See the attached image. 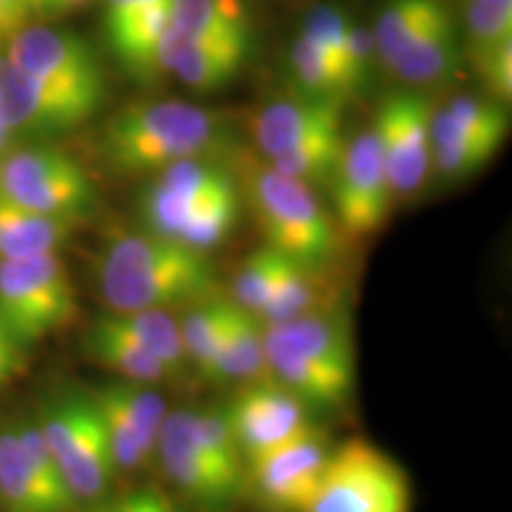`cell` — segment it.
<instances>
[{"mask_svg":"<svg viewBox=\"0 0 512 512\" xmlns=\"http://www.w3.org/2000/svg\"><path fill=\"white\" fill-rule=\"evenodd\" d=\"M95 278L112 313L185 309L216 294V268L209 252L147 230L121 233L107 242Z\"/></svg>","mask_w":512,"mask_h":512,"instance_id":"6da1fadb","label":"cell"},{"mask_svg":"<svg viewBox=\"0 0 512 512\" xmlns=\"http://www.w3.org/2000/svg\"><path fill=\"white\" fill-rule=\"evenodd\" d=\"M102 155L121 174H152L185 159L230 155V133L216 112L181 100L136 102L110 119Z\"/></svg>","mask_w":512,"mask_h":512,"instance_id":"7a4b0ae2","label":"cell"},{"mask_svg":"<svg viewBox=\"0 0 512 512\" xmlns=\"http://www.w3.org/2000/svg\"><path fill=\"white\" fill-rule=\"evenodd\" d=\"M230 169L268 247L304 266H332L339 252V228L311 185L242 152H235Z\"/></svg>","mask_w":512,"mask_h":512,"instance_id":"3957f363","label":"cell"},{"mask_svg":"<svg viewBox=\"0 0 512 512\" xmlns=\"http://www.w3.org/2000/svg\"><path fill=\"white\" fill-rule=\"evenodd\" d=\"M36 425L76 503H91L110 494L119 472L105 422L88 389H67L50 396L41 406Z\"/></svg>","mask_w":512,"mask_h":512,"instance_id":"277c9868","label":"cell"},{"mask_svg":"<svg viewBox=\"0 0 512 512\" xmlns=\"http://www.w3.org/2000/svg\"><path fill=\"white\" fill-rule=\"evenodd\" d=\"M76 290L57 252L0 261V318L24 347L74 323Z\"/></svg>","mask_w":512,"mask_h":512,"instance_id":"5b68a950","label":"cell"},{"mask_svg":"<svg viewBox=\"0 0 512 512\" xmlns=\"http://www.w3.org/2000/svg\"><path fill=\"white\" fill-rule=\"evenodd\" d=\"M0 197L76 223L91 216L98 204V192L83 166L48 145H15L0 155Z\"/></svg>","mask_w":512,"mask_h":512,"instance_id":"8992f818","label":"cell"},{"mask_svg":"<svg viewBox=\"0 0 512 512\" xmlns=\"http://www.w3.org/2000/svg\"><path fill=\"white\" fill-rule=\"evenodd\" d=\"M406 470L366 439L337 446L318 494L304 512H411Z\"/></svg>","mask_w":512,"mask_h":512,"instance_id":"52a82bcc","label":"cell"},{"mask_svg":"<svg viewBox=\"0 0 512 512\" xmlns=\"http://www.w3.org/2000/svg\"><path fill=\"white\" fill-rule=\"evenodd\" d=\"M5 55L34 79L79 102L91 114L98 112L107 98L98 55L74 31L27 24L10 38Z\"/></svg>","mask_w":512,"mask_h":512,"instance_id":"ba28073f","label":"cell"},{"mask_svg":"<svg viewBox=\"0 0 512 512\" xmlns=\"http://www.w3.org/2000/svg\"><path fill=\"white\" fill-rule=\"evenodd\" d=\"M238 188V178L219 159H185L157 171L140 195L147 233L181 242L192 221L214 197Z\"/></svg>","mask_w":512,"mask_h":512,"instance_id":"9c48e42d","label":"cell"},{"mask_svg":"<svg viewBox=\"0 0 512 512\" xmlns=\"http://www.w3.org/2000/svg\"><path fill=\"white\" fill-rule=\"evenodd\" d=\"M330 188L335 223L344 235L366 240L384 226L394 195L373 126L363 128L351 140H344Z\"/></svg>","mask_w":512,"mask_h":512,"instance_id":"30bf717a","label":"cell"},{"mask_svg":"<svg viewBox=\"0 0 512 512\" xmlns=\"http://www.w3.org/2000/svg\"><path fill=\"white\" fill-rule=\"evenodd\" d=\"M432 114L430 98L418 91H394L380 102L373 128L399 200L413 197L432 171Z\"/></svg>","mask_w":512,"mask_h":512,"instance_id":"8fae6325","label":"cell"},{"mask_svg":"<svg viewBox=\"0 0 512 512\" xmlns=\"http://www.w3.org/2000/svg\"><path fill=\"white\" fill-rule=\"evenodd\" d=\"M223 411L247 465L316 427L309 406L273 377L240 384Z\"/></svg>","mask_w":512,"mask_h":512,"instance_id":"7c38bea8","label":"cell"},{"mask_svg":"<svg viewBox=\"0 0 512 512\" xmlns=\"http://www.w3.org/2000/svg\"><path fill=\"white\" fill-rule=\"evenodd\" d=\"M332 451L328 437L313 427L247 465V494L268 512H304L318 494Z\"/></svg>","mask_w":512,"mask_h":512,"instance_id":"4fadbf2b","label":"cell"},{"mask_svg":"<svg viewBox=\"0 0 512 512\" xmlns=\"http://www.w3.org/2000/svg\"><path fill=\"white\" fill-rule=\"evenodd\" d=\"M166 479L185 501L202 512H228L247 494L221 475L209 458L200 434L195 411H176L166 415L157 448Z\"/></svg>","mask_w":512,"mask_h":512,"instance_id":"5bb4252c","label":"cell"},{"mask_svg":"<svg viewBox=\"0 0 512 512\" xmlns=\"http://www.w3.org/2000/svg\"><path fill=\"white\" fill-rule=\"evenodd\" d=\"M105 422L117 472H133L150 460L166 420V401L150 384L112 380L88 389Z\"/></svg>","mask_w":512,"mask_h":512,"instance_id":"9a60e30c","label":"cell"},{"mask_svg":"<svg viewBox=\"0 0 512 512\" xmlns=\"http://www.w3.org/2000/svg\"><path fill=\"white\" fill-rule=\"evenodd\" d=\"M91 117L79 102L34 79L8 55H0V121L17 138L72 131Z\"/></svg>","mask_w":512,"mask_h":512,"instance_id":"2e32d148","label":"cell"},{"mask_svg":"<svg viewBox=\"0 0 512 512\" xmlns=\"http://www.w3.org/2000/svg\"><path fill=\"white\" fill-rule=\"evenodd\" d=\"M53 465L24 453L15 427L0 430V505L5 512H74L72 491Z\"/></svg>","mask_w":512,"mask_h":512,"instance_id":"e0dca14e","label":"cell"},{"mask_svg":"<svg viewBox=\"0 0 512 512\" xmlns=\"http://www.w3.org/2000/svg\"><path fill=\"white\" fill-rule=\"evenodd\" d=\"M463 60L465 50L460 43V31L451 8H446L401 48L387 69H392L408 86L427 88L458 76Z\"/></svg>","mask_w":512,"mask_h":512,"instance_id":"ac0fdd59","label":"cell"},{"mask_svg":"<svg viewBox=\"0 0 512 512\" xmlns=\"http://www.w3.org/2000/svg\"><path fill=\"white\" fill-rule=\"evenodd\" d=\"M339 100H320L297 93L294 98L275 100L259 112L254 121V140L261 155L273 159L316 133L342 126Z\"/></svg>","mask_w":512,"mask_h":512,"instance_id":"d6986e66","label":"cell"},{"mask_svg":"<svg viewBox=\"0 0 512 512\" xmlns=\"http://www.w3.org/2000/svg\"><path fill=\"white\" fill-rule=\"evenodd\" d=\"M268 377H271V370H268L266 356L264 320L233 302L226 332L211 361L207 380L238 382L240 387V384L268 380Z\"/></svg>","mask_w":512,"mask_h":512,"instance_id":"ffe728a7","label":"cell"},{"mask_svg":"<svg viewBox=\"0 0 512 512\" xmlns=\"http://www.w3.org/2000/svg\"><path fill=\"white\" fill-rule=\"evenodd\" d=\"M339 294L342 290L332 278L330 266H304L294 261L259 318L264 323H283L311 313L342 309Z\"/></svg>","mask_w":512,"mask_h":512,"instance_id":"44dd1931","label":"cell"},{"mask_svg":"<svg viewBox=\"0 0 512 512\" xmlns=\"http://www.w3.org/2000/svg\"><path fill=\"white\" fill-rule=\"evenodd\" d=\"M79 223L38 214L0 197V261L57 252Z\"/></svg>","mask_w":512,"mask_h":512,"instance_id":"7402d4cb","label":"cell"},{"mask_svg":"<svg viewBox=\"0 0 512 512\" xmlns=\"http://www.w3.org/2000/svg\"><path fill=\"white\" fill-rule=\"evenodd\" d=\"M171 22L195 41L254 46L245 0H171Z\"/></svg>","mask_w":512,"mask_h":512,"instance_id":"603a6c76","label":"cell"},{"mask_svg":"<svg viewBox=\"0 0 512 512\" xmlns=\"http://www.w3.org/2000/svg\"><path fill=\"white\" fill-rule=\"evenodd\" d=\"M86 349L102 368L117 373L121 380L157 384L174 377L152 351H147L136 337L114 328L107 316L93 320L86 332Z\"/></svg>","mask_w":512,"mask_h":512,"instance_id":"cb8c5ba5","label":"cell"},{"mask_svg":"<svg viewBox=\"0 0 512 512\" xmlns=\"http://www.w3.org/2000/svg\"><path fill=\"white\" fill-rule=\"evenodd\" d=\"M503 143L479 136L460 124L444 107L432 114V169L441 178L456 181L484 169Z\"/></svg>","mask_w":512,"mask_h":512,"instance_id":"d4e9b609","label":"cell"},{"mask_svg":"<svg viewBox=\"0 0 512 512\" xmlns=\"http://www.w3.org/2000/svg\"><path fill=\"white\" fill-rule=\"evenodd\" d=\"M254 46L245 43H209L185 36V48L174 76L195 93H214L238 79Z\"/></svg>","mask_w":512,"mask_h":512,"instance_id":"484cf974","label":"cell"},{"mask_svg":"<svg viewBox=\"0 0 512 512\" xmlns=\"http://www.w3.org/2000/svg\"><path fill=\"white\" fill-rule=\"evenodd\" d=\"M114 328L124 330L126 335L136 337L147 351H152L159 361L169 368L174 377H181L190 370L188 356H185L181 325L171 316V311L147 309L128 313H105Z\"/></svg>","mask_w":512,"mask_h":512,"instance_id":"4316f807","label":"cell"},{"mask_svg":"<svg viewBox=\"0 0 512 512\" xmlns=\"http://www.w3.org/2000/svg\"><path fill=\"white\" fill-rule=\"evenodd\" d=\"M230 309H233V302L228 297H219V292L183 309L185 313L178 320V325H181L190 370H195L197 375L207 377L211 361L219 351L223 332H226Z\"/></svg>","mask_w":512,"mask_h":512,"instance_id":"83f0119b","label":"cell"},{"mask_svg":"<svg viewBox=\"0 0 512 512\" xmlns=\"http://www.w3.org/2000/svg\"><path fill=\"white\" fill-rule=\"evenodd\" d=\"M446 8V0H387L373 29L377 60L389 67L401 48Z\"/></svg>","mask_w":512,"mask_h":512,"instance_id":"f1b7e54d","label":"cell"},{"mask_svg":"<svg viewBox=\"0 0 512 512\" xmlns=\"http://www.w3.org/2000/svg\"><path fill=\"white\" fill-rule=\"evenodd\" d=\"M294 259L273 247H259L242 261L238 273H235L233 285H230V302H235L242 309L252 311L259 316L264 306L271 302V297L283 283L285 273L290 271Z\"/></svg>","mask_w":512,"mask_h":512,"instance_id":"f546056e","label":"cell"},{"mask_svg":"<svg viewBox=\"0 0 512 512\" xmlns=\"http://www.w3.org/2000/svg\"><path fill=\"white\" fill-rule=\"evenodd\" d=\"M344 150V136L342 126L328 128V131L316 133L304 143L294 145L292 150L283 152V155L266 159L280 174L297 178L306 185H330L332 176H335L339 157Z\"/></svg>","mask_w":512,"mask_h":512,"instance_id":"4dcf8cb0","label":"cell"},{"mask_svg":"<svg viewBox=\"0 0 512 512\" xmlns=\"http://www.w3.org/2000/svg\"><path fill=\"white\" fill-rule=\"evenodd\" d=\"M287 62H290V72L294 76V83H297V91L302 95L339 102L354 95L347 79H344L342 69L337 67V62L313 46L311 41H306L302 34L294 38Z\"/></svg>","mask_w":512,"mask_h":512,"instance_id":"1f68e13d","label":"cell"},{"mask_svg":"<svg viewBox=\"0 0 512 512\" xmlns=\"http://www.w3.org/2000/svg\"><path fill=\"white\" fill-rule=\"evenodd\" d=\"M465 34L470 60L512 41V0H467Z\"/></svg>","mask_w":512,"mask_h":512,"instance_id":"d6a6232c","label":"cell"},{"mask_svg":"<svg viewBox=\"0 0 512 512\" xmlns=\"http://www.w3.org/2000/svg\"><path fill=\"white\" fill-rule=\"evenodd\" d=\"M349 27L351 17L339 5H316L306 12L302 36L337 62L351 88L347 67H344V43H347ZM351 93H354V88H351Z\"/></svg>","mask_w":512,"mask_h":512,"instance_id":"836d02e7","label":"cell"},{"mask_svg":"<svg viewBox=\"0 0 512 512\" xmlns=\"http://www.w3.org/2000/svg\"><path fill=\"white\" fill-rule=\"evenodd\" d=\"M74 512H183L174 498L155 486H138V489L105 494L91 503H83Z\"/></svg>","mask_w":512,"mask_h":512,"instance_id":"e575fe53","label":"cell"},{"mask_svg":"<svg viewBox=\"0 0 512 512\" xmlns=\"http://www.w3.org/2000/svg\"><path fill=\"white\" fill-rule=\"evenodd\" d=\"M472 64H475L477 74L482 76L491 100L508 105L512 98V41L491 48L489 53L472 60Z\"/></svg>","mask_w":512,"mask_h":512,"instance_id":"d590c367","label":"cell"},{"mask_svg":"<svg viewBox=\"0 0 512 512\" xmlns=\"http://www.w3.org/2000/svg\"><path fill=\"white\" fill-rule=\"evenodd\" d=\"M375 60H377V53H375L373 31L358 27V24L351 22L347 43H344V67H347V76L351 81V88H354V93L361 91V88L368 83Z\"/></svg>","mask_w":512,"mask_h":512,"instance_id":"8d00e7d4","label":"cell"},{"mask_svg":"<svg viewBox=\"0 0 512 512\" xmlns=\"http://www.w3.org/2000/svg\"><path fill=\"white\" fill-rule=\"evenodd\" d=\"M24 368H27V347L0 318V392L10 387L24 373Z\"/></svg>","mask_w":512,"mask_h":512,"instance_id":"74e56055","label":"cell"},{"mask_svg":"<svg viewBox=\"0 0 512 512\" xmlns=\"http://www.w3.org/2000/svg\"><path fill=\"white\" fill-rule=\"evenodd\" d=\"M162 3H171V0H105V8H102V22H105L107 38L124 29L128 22H133L138 15H143L145 10L155 8V5H162Z\"/></svg>","mask_w":512,"mask_h":512,"instance_id":"f35d334b","label":"cell"},{"mask_svg":"<svg viewBox=\"0 0 512 512\" xmlns=\"http://www.w3.org/2000/svg\"><path fill=\"white\" fill-rule=\"evenodd\" d=\"M34 15L31 0H0V38H12Z\"/></svg>","mask_w":512,"mask_h":512,"instance_id":"ab89813d","label":"cell"},{"mask_svg":"<svg viewBox=\"0 0 512 512\" xmlns=\"http://www.w3.org/2000/svg\"><path fill=\"white\" fill-rule=\"evenodd\" d=\"M34 3V12H50V15H60V12H69L86 5L88 0H31Z\"/></svg>","mask_w":512,"mask_h":512,"instance_id":"60d3db41","label":"cell"},{"mask_svg":"<svg viewBox=\"0 0 512 512\" xmlns=\"http://www.w3.org/2000/svg\"><path fill=\"white\" fill-rule=\"evenodd\" d=\"M17 140H19V138L15 136V133H12L10 128L5 126L3 121H0V155H5V152L12 150V147L17 145Z\"/></svg>","mask_w":512,"mask_h":512,"instance_id":"b9f144b4","label":"cell"}]
</instances>
